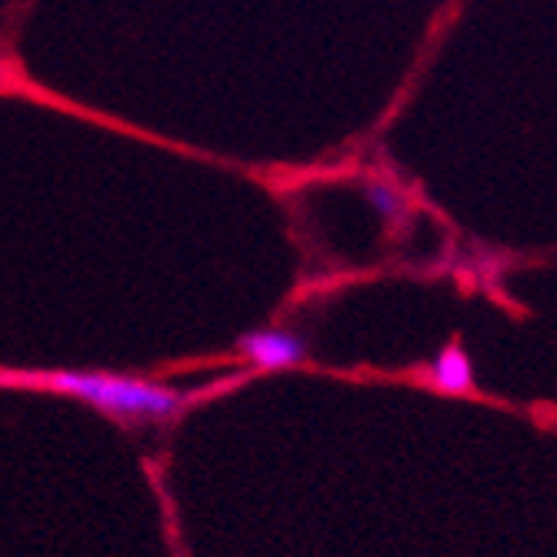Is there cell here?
Wrapping results in <instances>:
<instances>
[{
	"label": "cell",
	"instance_id": "obj_1",
	"mask_svg": "<svg viewBox=\"0 0 557 557\" xmlns=\"http://www.w3.org/2000/svg\"><path fill=\"white\" fill-rule=\"evenodd\" d=\"M47 387L71 394L100 414H108L121 424H164L181 414L187 397L174 387L127 377V374H104V371H54L40 377Z\"/></svg>",
	"mask_w": 557,
	"mask_h": 557
},
{
	"label": "cell",
	"instance_id": "obj_3",
	"mask_svg": "<svg viewBox=\"0 0 557 557\" xmlns=\"http://www.w3.org/2000/svg\"><path fill=\"white\" fill-rule=\"evenodd\" d=\"M431 384L441 391V394H468L474 387V364L468 358V350L450 341L431 368Z\"/></svg>",
	"mask_w": 557,
	"mask_h": 557
},
{
	"label": "cell",
	"instance_id": "obj_2",
	"mask_svg": "<svg viewBox=\"0 0 557 557\" xmlns=\"http://www.w3.org/2000/svg\"><path fill=\"white\" fill-rule=\"evenodd\" d=\"M237 347L244 358L261 371H287L308 358V344H304V337L294 331H284V327L247 331L237 341Z\"/></svg>",
	"mask_w": 557,
	"mask_h": 557
},
{
	"label": "cell",
	"instance_id": "obj_4",
	"mask_svg": "<svg viewBox=\"0 0 557 557\" xmlns=\"http://www.w3.org/2000/svg\"><path fill=\"white\" fill-rule=\"evenodd\" d=\"M364 194H368L371 205H374L381 214H387V218H397V214L404 211V197H400V190H397L394 184H387V181H371V184L364 187Z\"/></svg>",
	"mask_w": 557,
	"mask_h": 557
},
{
	"label": "cell",
	"instance_id": "obj_5",
	"mask_svg": "<svg viewBox=\"0 0 557 557\" xmlns=\"http://www.w3.org/2000/svg\"><path fill=\"white\" fill-rule=\"evenodd\" d=\"M4 84H8V64L0 61V87H4Z\"/></svg>",
	"mask_w": 557,
	"mask_h": 557
}]
</instances>
